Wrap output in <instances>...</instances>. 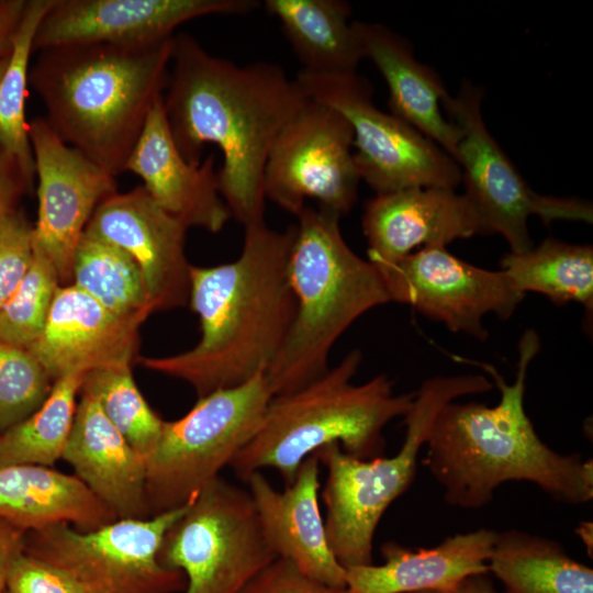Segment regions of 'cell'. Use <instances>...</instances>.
I'll use <instances>...</instances> for the list:
<instances>
[{
    "label": "cell",
    "mask_w": 593,
    "mask_h": 593,
    "mask_svg": "<svg viewBox=\"0 0 593 593\" xmlns=\"http://www.w3.org/2000/svg\"><path fill=\"white\" fill-rule=\"evenodd\" d=\"M303 65L315 75L356 72L365 58L362 46L349 21L350 5L340 0H266Z\"/></svg>",
    "instance_id": "obj_26"
},
{
    "label": "cell",
    "mask_w": 593,
    "mask_h": 593,
    "mask_svg": "<svg viewBox=\"0 0 593 593\" xmlns=\"http://www.w3.org/2000/svg\"><path fill=\"white\" fill-rule=\"evenodd\" d=\"M288 273L295 314L265 376L273 395L293 392L328 370V356L361 315L390 302L378 268L345 242L340 216L306 206L296 217Z\"/></svg>",
    "instance_id": "obj_6"
},
{
    "label": "cell",
    "mask_w": 593,
    "mask_h": 593,
    "mask_svg": "<svg viewBox=\"0 0 593 593\" xmlns=\"http://www.w3.org/2000/svg\"><path fill=\"white\" fill-rule=\"evenodd\" d=\"M455 593H505L499 591L486 574H478L467 578Z\"/></svg>",
    "instance_id": "obj_41"
},
{
    "label": "cell",
    "mask_w": 593,
    "mask_h": 593,
    "mask_svg": "<svg viewBox=\"0 0 593 593\" xmlns=\"http://www.w3.org/2000/svg\"><path fill=\"white\" fill-rule=\"evenodd\" d=\"M273 393L265 373L202 398L178 419L165 421L145 458L149 516L190 503L230 467L258 430Z\"/></svg>",
    "instance_id": "obj_8"
},
{
    "label": "cell",
    "mask_w": 593,
    "mask_h": 593,
    "mask_svg": "<svg viewBox=\"0 0 593 593\" xmlns=\"http://www.w3.org/2000/svg\"><path fill=\"white\" fill-rule=\"evenodd\" d=\"M153 200L188 228L219 233L232 214L220 193L215 155L193 165L180 154L167 121L163 96L155 102L125 165Z\"/></svg>",
    "instance_id": "obj_20"
},
{
    "label": "cell",
    "mask_w": 593,
    "mask_h": 593,
    "mask_svg": "<svg viewBox=\"0 0 593 593\" xmlns=\"http://www.w3.org/2000/svg\"><path fill=\"white\" fill-rule=\"evenodd\" d=\"M53 0L26 1L12 40L10 59L0 78V147L19 165L32 187L35 163L25 121V97L30 56L38 24Z\"/></svg>",
    "instance_id": "obj_31"
},
{
    "label": "cell",
    "mask_w": 593,
    "mask_h": 593,
    "mask_svg": "<svg viewBox=\"0 0 593 593\" xmlns=\"http://www.w3.org/2000/svg\"><path fill=\"white\" fill-rule=\"evenodd\" d=\"M492 388L493 383L482 374L429 378L415 391L413 405L404 416V440L395 455L363 460L346 454L337 443L314 452L327 470L323 489L326 537L345 569L373 562V538L379 522L412 485L419 450L441 407Z\"/></svg>",
    "instance_id": "obj_7"
},
{
    "label": "cell",
    "mask_w": 593,
    "mask_h": 593,
    "mask_svg": "<svg viewBox=\"0 0 593 593\" xmlns=\"http://www.w3.org/2000/svg\"><path fill=\"white\" fill-rule=\"evenodd\" d=\"M239 593H347L303 573L291 561L276 558L258 572Z\"/></svg>",
    "instance_id": "obj_37"
},
{
    "label": "cell",
    "mask_w": 593,
    "mask_h": 593,
    "mask_svg": "<svg viewBox=\"0 0 593 593\" xmlns=\"http://www.w3.org/2000/svg\"><path fill=\"white\" fill-rule=\"evenodd\" d=\"M0 519L30 533L55 524L92 530L118 517L75 474L37 465H0Z\"/></svg>",
    "instance_id": "obj_25"
},
{
    "label": "cell",
    "mask_w": 593,
    "mask_h": 593,
    "mask_svg": "<svg viewBox=\"0 0 593 593\" xmlns=\"http://www.w3.org/2000/svg\"><path fill=\"white\" fill-rule=\"evenodd\" d=\"M320 459L313 454L299 467L294 480L277 490L261 473L245 482L265 538L277 558L291 561L303 573L345 588V568L334 556L318 505Z\"/></svg>",
    "instance_id": "obj_21"
},
{
    "label": "cell",
    "mask_w": 593,
    "mask_h": 593,
    "mask_svg": "<svg viewBox=\"0 0 593 593\" xmlns=\"http://www.w3.org/2000/svg\"><path fill=\"white\" fill-rule=\"evenodd\" d=\"M295 80L309 99L333 108L348 121L360 178L377 194L412 187L455 189L461 182L456 160L404 121L378 109L370 83L357 72L301 70Z\"/></svg>",
    "instance_id": "obj_12"
},
{
    "label": "cell",
    "mask_w": 593,
    "mask_h": 593,
    "mask_svg": "<svg viewBox=\"0 0 593 593\" xmlns=\"http://www.w3.org/2000/svg\"><path fill=\"white\" fill-rule=\"evenodd\" d=\"M258 5L254 0H53L33 51L77 44L149 46L195 18L246 14Z\"/></svg>",
    "instance_id": "obj_16"
},
{
    "label": "cell",
    "mask_w": 593,
    "mask_h": 593,
    "mask_svg": "<svg viewBox=\"0 0 593 593\" xmlns=\"http://www.w3.org/2000/svg\"><path fill=\"white\" fill-rule=\"evenodd\" d=\"M29 137L38 178L33 247L54 266L60 284L68 286L88 222L97 206L118 192V184L113 175L67 145L44 118L29 124Z\"/></svg>",
    "instance_id": "obj_15"
},
{
    "label": "cell",
    "mask_w": 593,
    "mask_h": 593,
    "mask_svg": "<svg viewBox=\"0 0 593 593\" xmlns=\"http://www.w3.org/2000/svg\"><path fill=\"white\" fill-rule=\"evenodd\" d=\"M5 593L82 592L64 572L24 550L9 570Z\"/></svg>",
    "instance_id": "obj_36"
},
{
    "label": "cell",
    "mask_w": 593,
    "mask_h": 593,
    "mask_svg": "<svg viewBox=\"0 0 593 593\" xmlns=\"http://www.w3.org/2000/svg\"><path fill=\"white\" fill-rule=\"evenodd\" d=\"M145 317L113 314L74 284L60 286L29 350L55 382L69 374L131 366Z\"/></svg>",
    "instance_id": "obj_18"
},
{
    "label": "cell",
    "mask_w": 593,
    "mask_h": 593,
    "mask_svg": "<svg viewBox=\"0 0 593 593\" xmlns=\"http://www.w3.org/2000/svg\"><path fill=\"white\" fill-rule=\"evenodd\" d=\"M482 97L480 88L465 82L456 97L448 94L443 101L461 130L455 160L481 234H499L511 253H523L533 247L527 225L530 216H538L546 225L552 221L592 223L589 202L541 195L526 183L490 134L481 112Z\"/></svg>",
    "instance_id": "obj_11"
},
{
    "label": "cell",
    "mask_w": 593,
    "mask_h": 593,
    "mask_svg": "<svg viewBox=\"0 0 593 593\" xmlns=\"http://www.w3.org/2000/svg\"><path fill=\"white\" fill-rule=\"evenodd\" d=\"M361 360L354 349L309 384L273 395L258 430L232 460L234 473L246 481L271 468L288 485L306 457L333 443L359 459L382 456L384 427L407 414L415 391L396 394L384 373L355 384Z\"/></svg>",
    "instance_id": "obj_5"
},
{
    "label": "cell",
    "mask_w": 593,
    "mask_h": 593,
    "mask_svg": "<svg viewBox=\"0 0 593 593\" xmlns=\"http://www.w3.org/2000/svg\"><path fill=\"white\" fill-rule=\"evenodd\" d=\"M419 593H447V592H419Z\"/></svg>",
    "instance_id": "obj_44"
},
{
    "label": "cell",
    "mask_w": 593,
    "mask_h": 593,
    "mask_svg": "<svg viewBox=\"0 0 593 593\" xmlns=\"http://www.w3.org/2000/svg\"><path fill=\"white\" fill-rule=\"evenodd\" d=\"M354 24L365 58L372 60L388 85L390 113L456 159L461 130L440 110L448 92L439 76L419 63L412 46L384 25L359 21Z\"/></svg>",
    "instance_id": "obj_24"
},
{
    "label": "cell",
    "mask_w": 593,
    "mask_h": 593,
    "mask_svg": "<svg viewBox=\"0 0 593 593\" xmlns=\"http://www.w3.org/2000/svg\"><path fill=\"white\" fill-rule=\"evenodd\" d=\"M60 286L54 266L34 250L27 273L0 307V339L29 349L42 334Z\"/></svg>",
    "instance_id": "obj_33"
},
{
    "label": "cell",
    "mask_w": 593,
    "mask_h": 593,
    "mask_svg": "<svg viewBox=\"0 0 593 593\" xmlns=\"http://www.w3.org/2000/svg\"><path fill=\"white\" fill-rule=\"evenodd\" d=\"M53 384L29 349L0 339V435L35 412Z\"/></svg>",
    "instance_id": "obj_34"
},
{
    "label": "cell",
    "mask_w": 593,
    "mask_h": 593,
    "mask_svg": "<svg viewBox=\"0 0 593 593\" xmlns=\"http://www.w3.org/2000/svg\"><path fill=\"white\" fill-rule=\"evenodd\" d=\"M390 302L407 304L454 333L488 338L483 317L506 321L524 299L501 269L469 264L446 246H426L398 262L378 268Z\"/></svg>",
    "instance_id": "obj_14"
},
{
    "label": "cell",
    "mask_w": 593,
    "mask_h": 593,
    "mask_svg": "<svg viewBox=\"0 0 593 593\" xmlns=\"http://www.w3.org/2000/svg\"><path fill=\"white\" fill-rule=\"evenodd\" d=\"M488 569L505 593H593V569L557 541L510 529L497 533Z\"/></svg>",
    "instance_id": "obj_27"
},
{
    "label": "cell",
    "mask_w": 593,
    "mask_h": 593,
    "mask_svg": "<svg viewBox=\"0 0 593 593\" xmlns=\"http://www.w3.org/2000/svg\"><path fill=\"white\" fill-rule=\"evenodd\" d=\"M31 188L16 161L0 147V220L15 211L19 197Z\"/></svg>",
    "instance_id": "obj_38"
},
{
    "label": "cell",
    "mask_w": 593,
    "mask_h": 593,
    "mask_svg": "<svg viewBox=\"0 0 593 593\" xmlns=\"http://www.w3.org/2000/svg\"><path fill=\"white\" fill-rule=\"evenodd\" d=\"M34 258L33 226L14 211L0 220V307L13 294Z\"/></svg>",
    "instance_id": "obj_35"
},
{
    "label": "cell",
    "mask_w": 593,
    "mask_h": 593,
    "mask_svg": "<svg viewBox=\"0 0 593 593\" xmlns=\"http://www.w3.org/2000/svg\"><path fill=\"white\" fill-rule=\"evenodd\" d=\"M295 224L284 231L265 222L245 227L239 256L212 267L191 266L189 304L201 336L183 353L141 357L155 372L190 384L198 398L266 373L295 314L288 262Z\"/></svg>",
    "instance_id": "obj_2"
},
{
    "label": "cell",
    "mask_w": 593,
    "mask_h": 593,
    "mask_svg": "<svg viewBox=\"0 0 593 593\" xmlns=\"http://www.w3.org/2000/svg\"><path fill=\"white\" fill-rule=\"evenodd\" d=\"M174 37L149 46L77 44L44 49L29 74L45 121L114 177L168 82Z\"/></svg>",
    "instance_id": "obj_4"
},
{
    "label": "cell",
    "mask_w": 593,
    "mask_h": 593,
    "mask_svg": "<svg viewBox=\"0 0 593 593\" xmlns=\"http://www.w3.org/2000/svg\"><path fill=\"white\" fill-rule=\"evenodd\" d=\"M80 391L96 399L108 419L144 459L154 450L165 421L141 393L131 366L90 371Z\"/></svg>",
    "instance_id": "obj_32"
},
{
    "label": "cell",
    "mask_w": 593,
    "mask_h": 593,
    "mask_svg": "<svg viewBox=\"0 0 593 593\" xmlns=\"http://www.w3.org/2000/svg\"><path fill=\"white\" fill-rule=\"evenodd\" d=\"M10 53H11V51L8 54H5L4 56L0 57V78L3 75V72H4V70L7 68V65L9 63Z\"/></svg>",
    "instance_id": "obj_43"
},
{
    "label": "cell",
    "mask_w": 593,
    "mask_h": 593,
    "mask_svg": "<svg viewBox=\"0 0 593 593\" xmlns=\"http://www.w3.org/2000/svg\"><path fill=\"white\" fill-rule=\"evenodd\" d=\"M83 374L56 380L42 405L0 435V465L53 467L71 433Z\"/></svg>",
    "instance_id": "obj_30"
},
{
    "label": "cell",
    "mask_w": 593,
    "mask_h": 593,
    "mask_svg": "<svg viewBox=\"0 0 593 593\" xmlns=\"http://www.w3.org/2000/svg\"><path fill=\"white\" fill-rule=\"evenodd\" d=\"M540 348L526 329L518 343L515 381L508 384L485 362L452 356L489 373L501 392L495 406L479 402L445 404L436 415L423 460L444 490V500L466 510L488 505L510 481L537 485L552 499L582 504L593 499V462L579 454H560L538 436L524 409L527 370Z\"/></svg>",
    "instance_id": "obj_3"
},
{
    "label": "cell",
    "mask_w": 593,
    "mask_h": 593,
    "mask_svg": "<svg viewBox=\"0 0 593 593\" xmlns=\"http://www.w3.org/2000/svg\"><path fill=\"white\" fill-rule=\"evenodd\" d=\"M26 532L0 519V593H5L9 570L24 549Z\"/></svg>",
    "instance_id": "obj_39"
},
{
    "label": "cell",
    "mask_w": 593,
    "mask_h": 593,
    "mask_svg": "<svg viewBox=\"0 0 593 593\" xmlns=\"http://www.w3.org/2000/svg\"><path fill=\"white\" fill-rule=\"evenodd\" d=\"M592 523L590 522H581L577 529L578 535L586 546V550L588 553H590V557H592Z\"/></svg>",
    "instance_id": "obj_42"
},
{
    "label": "cell",
    "mask_w": 593,
    "mask_h": 593,
    "mask_svg": "<svg viewBox=\"0 0 593 593\" xmlns=\"http://www.w3.org/2000/svg\"><path fill=\"white\" fill-rule=\"evenodd\" d=\"M164 108L174 141L190 164L219 147L220 193L244 227L265 222L264 172L282 127L309 99L276 64L245 66L214 56L190 34L174 37Z\"/></svg>",
    "instance_id": "obj_1"
},
{
    "label": "cell",
    "mask_w": 593,
    "mask_h": 593,
    "mask_svg": "<svg viewBox=\"0 0 593 593\" xmlns=\"http://www.w3.org/2000/svg\"><path fill=\"white\" fill-rule=\"evenodd\" d=\"M362 230L368 260L377 268L398 262L422 246H447L481 234L466 195L443 187H412L379 193L367 202Z\"/></svg>",
    "instance_id": "obj_19"
},
{
    "label": "cell",
    "mask_w": 593,
    "mask_h": 593,
    "mask_svg": "<svg viewBox=\"0 0 593 593\" xmlns=\"http://www.w3.org/2000/svg\"><path fill=\"white\" fill-rule=\"evenodd\" d=\"M517 291L537 292L557 305L582 304L586 322L593 314V247L549 237L523 253H508L500 260Z\"/></svg>",
    "instance_id": "obj_28"
},
{
    "label": "cell",
    "mask_w": 593,
    "mask_h": 593,
    "mask_svg": "<svg viewBox=\"0 0 593 593\" xmlns=\"http://www.w3.org/2000/svg\"><path fill=\"white\" fill-rule=\"evenodd\" d=\"M353 147L348 121L307 99L271 146L264 172L266 199L296 217L307 200L342 217L355 205L361 180Z\"/></svg>",
    "instance_id": "obj_13"
},
{
    "label": "cell",
    "mask_w": 593,
    "mask_h": 593,
    "mask_svg": "<svg viewBox=\"0 0 593 593\" xmlns=\"http://www.w3.org/2000/svg\"><path fill=\"white\" fill-rule=\"evenodd\" d=\"M26 1H0V57L11 51L12 40L19 26Z\"/></svg>",
    "instance_id": "obj_40"
},
{
    "label": "cell",
    "mask_w": 593,
    "mask_h": 593,
    "mask_svg": "<svg viewBox=\"0 0 593 593\" xmlns=\"http://www.w3.org/2000/svg\"><path fill=\"white\" fill-rule=\"evenodd\" d=\"M497 533L479 528L456 534L432 548L409 549L394 541L381 546L383 563L345 569L347 593H455L469 577L488 574Z\"/></svg>",
    "instance_id": "obj_22"
},
{
    "label": "cell",
    "mask_w": 593,
    "mask_h": 593,
    "mask_svg": "<svg viewBox=\"0 0 593 593\" xmlns=\"http://www.w3.org/2000/svg\"><path fill=\"white\" fill-rule=\"evenodd\" d=\"M277 558L248 490L219 477L166 533L160 562L186 579L182 593H239Z\"/></svg>",
    "instance_id": "obj_10"
},
{
    "label": "cell",
    "mask_w": 593,
    "mask_h": 593,
    "mask_svg": "<svg viewBox=\"0 0 593 593\" xmlns=\"http://www.w3.org/2000/svg\"><path fill=\"white\" fill-rule=\"evenodd\" d=\"M71 284L118 316L147 318L156 311L133 258L86 232L75 253Z\"/></svg>",
    "instance_id": "obj_29"
},
{
    "label": "cell",
    "mask_w": 593,
    "mask_h": 593,
    "mask_svg": "<svg viewBox=\"0 0 593 593\" xmlns=\"http://www.w3.org/2000/svg\"><path fill=\"white\" fill-rule=\"evenodd\" d=\"M187 505L92 530L55 524L27 533L24 550L64 572L82 593L182 592L183 574L165 567L159 550Z\"/></svg>",
    "instance_id": "obj_9"
},
{
    "label": "cell",
    "mask_w": 593,
    "mask_h": 593,
    "mask_svg": "<svg viewBox=\"0 0 593 593\" xmlns=\"http://www.w3.org/2000/svg\"><path fill=\"white\" fill-rule=\"evenodd\" d=\"M61 459L118 518L149 517L145 459L112 425L96 399L86 392L80 391Z\"/></svg>",
    "instance_id": "obj_23"
},
{
    "label": "cell",
    "mask_w": 593,
    "mask_h": 593,
    "mask_svg": "<svg viewBox=\"0 0 593 593\" xmlns=\"http://www.w3.org/2000/svg\"><path fill=\"white\" fill-rule=\"evenodd\" d=\"M188 227L161 209L143 186L115 192L94 210L86 233L128 254L144 277L156 311L189 301L191 266L186 257Z\"/></svg>",
    "instance_id": "obj_17"
}]
</instances>
